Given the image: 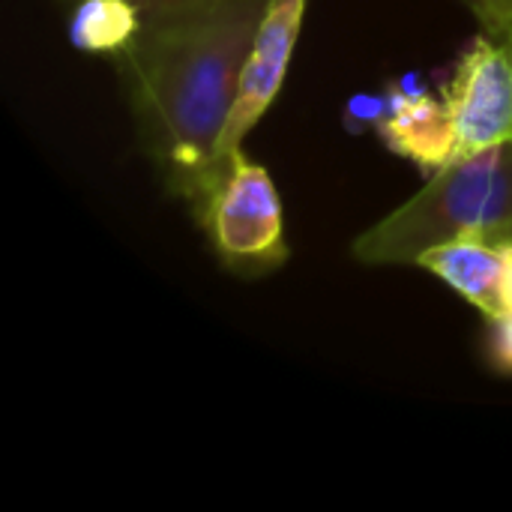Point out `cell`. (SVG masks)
<instances>
[{
	"mask_svg": "<svg viewBox=\"0 0 512 512\" xmlns=\"http://www.w3.org/2000/svg\"><path fill=\"white\" fill-rule=\"evenodd\" d=\"M512 240L456 237L420 255L417 267L450 285L489 321L507 315V276Z\"/></svg>",
	"mask_w": 512,
	"mask_h": 512,
	"instance_id": "52a82bcc",
	"label": "cell"
},
{
	"mask_svg": "<svg viewBox=\"0 0 512 512\" xmlns=\"http://www.w3.org/2000/svg\"><path fill=\"white\" fill-rule=\"evenodd\" d=\"M384 114H387V96H384V90L381 93H372V96H354L351 105H348V111H345V126L351 132H366V129H375Z\"/></svg>",
	"mask_w": 512,
	"mask_h": 512,
	"instance_id": "30bf717a",
	"label": "cell"
},
{
	"mask_svg": "<svg viewBox=\"0 0 512 512\" xmlns=\"http://www.w3.org/2000/svg\"><path fill=\"white\" fill-rule=\"evenodd\" d=\"M195 213L231 273L267 276L288 261L285 213L276 183L243 150L228 162Z\"/></svg>",
	"mask_w": 512,
	"mask_h": 512,
	"instance_id": "3957f363",
	"label": "cell"
},
{
	"mask_svg": "<svg viewBox=\"0 0 512 512\" xmlns=\"http://www.w3.org/2000/svg\"><path fill=\"white\" fill-rule=\"evenodd\" d=\"M507 312H512V249H510V276H507Z\"/></svg>",
	"mask_w": 512,
	"mask_h": 512,
	"instance_id": "4fadbf2b",
	"label": "cell"
},
{
	"mask_svg": "<svg viewBox=\"0 0 512 512\" xmlns=\"http://www.w3.org/2000/svg\"><path fill=\"white\" fill-rule=\"evenodd\" d=\"M270 0H210L144 21L117 57L138 138L168 189L198 207L216 180V144Z\"/></svg>",
	"mask_w": 512,
	"mask_h": 512,
	"instance_id": "6da1fadb",
	"label": "cell"
},
{
	"mask_svg": "<svg viewBox=\"0 0 512 512\" xmlns=\"http://www.w3.org/2000/svg\"><path fill=\"white\" fill-rule=\"evenodd\" d=\"M504 42H510V45H512V36H510V39H504Z\"/></svg>",
	"mask_w": 512,
	"mask_h": 512,
	"instance_id": "5bb4252c",
	"label": "cell"
},
{
	"mask_svg": "<svg viewBox=\"0 0 512 512\" xmlns=\"http://www.w3.org/2000/svg\"><path fill=\"white\" fill-rule=\"evenodd\" d=\"M456 126V156L512 141V45L477 36L444 84Z\"/></svg>",
	"mask_w": 512,
	"mask_h": 512,
	"instance_id": "277c9868",
	"label": "cell"
},
{
	"mask_svg": "<svg viewBox=\"0 0 512 512\" xmlns=\"http://www.w3.org/2000/svg\"><path fill=\"white\" fill-rule=\"evenodd\" d=\"M387 114L375 126L378 138L396 156L411 159L426 177L456 159V126L444 96H432L414 78H399L384 87Z\"/></svg>",
	"mask_w": 512,
	"mask_h": 512,
	"instance_id": "8992f818",
	"label": "cell"
},
{
	"mask_svg": "<svg viewBox=\"0 0 512 512\" xmlns=\"http://www.w3.org/2000/svg\"><path fill=\"white\" fill-rule=\"evenodd\" d=\"M495 39L512 36V0H462Z\"/></svg>",
	"mask_w": 512,
	"mask_h": 512,
	"instance_id": "9c48e42d",
	"label": "cell"
},
{
	"mask_svg": "<svg viewBox=\"0 0 512 512\" xmlns=\"http://www.w3.org/2000/svg\"><path fill=\"white\" fill-rule=\"evenodd\" d=\"M144 21H162V18H174V15H183V12H192L210 0H132Z\"/></svg>",
	"mask_w": 512,
	"mask_h": 512,
	"instance_id": "7c38bea8",
	"label": "cell"
},
{
	"mask_svg": "<svg viewBox=\"0 0 512 512\" xmlns=\"http://www.w3.org/2000/svg\"><path fill=\"white\" fill-rule=\"evenodd\" d=\"M306 3L309 0H270L264 18L258 24L255 42L249 48V57L243 63L237 99L231 105L222 138L216 144V180L222 177L228 162L243 150V141L258 126V120L276 102V96L285 84L300 30H303Z\"/></svg>",
	"mask_w": 512,
	"mask_h": 512,
	"instance_id": "5b68a950",
	"label": "cell"
},
{
	"mask_svg": "<svg viewBox=\"0 0 512 512\" xmlns=\"http://www.w3.org/2000/svg\"><path fill=\"white\" fill-rule=\"evenodd\" d=\"M489 357L501 372H512V312L492 321L489 330Z\"/></svg>",
	"mask_w": 512,
	"mask_h": 512,
	"instance_id": "8fae6325",
	"label": "cell"
},
{
	"mask_svg": "<svg viewBox=\"0 0 512 512\" xmlns=\"http://www.w3.org/2000/svg\"><path fill=\"white\" fill-rule=\"evenodd\" d=\"M456 237L512 240V141L450 159L420 192L366 228L351 252L363 264H414Z\"/></svg>",
	"mask_w": 512,
	"mask_h": 512,
	"instance_id": "7a4b0ae2",
	"label": "cell"
},
{
	"mask_svg": "<svg viewBox=\"0 0 512 512\" xmlns=\"http://www.w3.org/2000/svg\"><path fill=\"white\" fill-rule=\"evenodd\" d=\"M144 30V15L132 0H75L69 42L84 54L120 57Z\"/></svg>",
	"mask_w": 512,
	"mask_h": 512,
	"instance_id": "ba28073f",
	"label": "cell"
}]
</instances>
